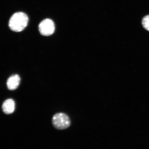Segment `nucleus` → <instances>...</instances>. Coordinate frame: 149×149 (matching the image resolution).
I'll return each mask as SVG.
<instances>
[{
	"label": "nucleus",
	"instance_id": "f257e3e1",
	"mask_svg": "<svg viewBox=\"0 0 149 149\" xmlns=\"http://www.w3.org/2000/svg\"><path fill=\"white\" fill-rule=\"evenodd\" d=\"M29 18L23 12L16 13L11 17L9 22V26L15 32L23 31L27 25Z\"/></svg>",
	"mask_w": 149,
	"mask_h": 149
},
{
	"label": "nucleus",
	"instance_id": "f03ea898",
	"mask_svg": "<svg viewBox=\"0 0 149 149\" xmlns=\"http://www.w3.org/2000/svg\"><path fill=\"white\" fill-rule=\"evenodd\" d=\"M52 124L56 129L64 130L70 125L71 121L69 117L65 113H56L52 118Z\"/></svg>",
	"mask_w": 149,
	"mask_h": 149
},
{
	"label": "nucleus",
	"instance_id": "7ed1b4c3",
	"mask_svg": "<svg viewBox=\"0 0 149 149\" xmlns=\"http://www.w3.org/2000/svg\"><path fill=\"white\" fill-rule=\"evenodd\" d=\"M39 29L41 34L45 36H49L54 32L55 24L53 20L46 19L43 20L40 23Z\"/></svg>",
	"mask_w": 149,
	"mask_h": 149
},
{
	"label": "nucleus",
	"instance_id": "20e7f679",
	"mask_svg": "<svg viewBox=\"0 0 149 149\" xmlns=\"http://www.w3.org/2000/svg\"><path fill=\"white\" fill-rule=\"evenodd\" d=\"M15 108V103L12 98L8 99L3 102L2 109L5 114H10L14 112Z\"/></svg>",
	"mask_w": 149,
	"mask_h": 149
},
{
	"label": "nucleus",
	"instance_id": "39448f33",
	"mask_svg": "<svg viewBox=\"0 0 149 149\" xmlns=\"http://www.w3.org/2000/svg\"><path fill=\"white\" fill-rule=\"evenodd\" d=\"M20 81V77L18 74H15L11 76L7 81V88L10 90H15L19 85Z\"/></svg>",
	"mask_w": 149,
	"mask_h": 149
},
{
	"label": "nucleus",
	"instance_id": "423d86ee",
	"mask_svg": "<svg viewBox=\"0 0 149 149\" xmlns=\"http://www.w3.org/2000/svg\"><path fill=\"white\" fill-rule=\"evenodd\" d=\"M141 23L144 29L149 31V15L144 16L143 18Z\"/></svg>",
	"mask_w": 149,
	"mask_h": 149
}]
</instances>
